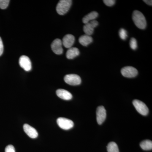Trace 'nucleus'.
<instances>
[{
	"instance_id": "nucleus-1",
	"label": "nucleus",
	"mask_w": 152,
	"mask_h": 152,
	"mask_svg": "<svg viewBox=\"0 0 152 152\" xmlns=\"http://www.w3.org/2000/svg\"><path fill=\"white\" fill-rule=\"evenodd\" d=\"M132 19L137 27L141 29H144L146 27L147 22L142 12L135 10L133 12Z\"/></svg>"
},
{
	"instance_id": "nucleus-2",
	"label": "nucleus",
	"mask_w": 152,
	"mask_h": 152,
	"mask_svg": "<svg viewBox=\"0 0 152 152\" xmlns=\"http://www.w3.org/2000/svg\"><path fill=\"white\" fill-rule=\"evenodd\" d=\"M71 0H61L58 3L56 7V11L59 15H63L69 10L72 4Z\"/></svg>"
},
{
	"instance_id": "nucleus-3",
	"label": "nucleus",
	"mask_w": 152,
	"mask_h": 152,
	"mask_svg": "<svg viewBox=\"0 0 152 152\" xmlns=\"http://www.w3.org/2000/svg\"><path fill=\"white\" fill-rule=\"evenodd\" d=\"M133 104L137 111L142 115L146 116L149 113V109L144 103L139 100H134Z\"/></svg>"
},
{
	"instance_id": "nucleus-4",
	"label": "nucleus",
	"mask_w": 152,
	"mask_h": 152,
	"mask_svg": "<svg viewBox=\"0 0 152 152\" xmlns=\"http://www.w3.org/2000/svg\"><path fill=\"white\" fill-rule=\"evenodd\" d=\"M65 82L71 86H77L81 83V79L80 76L75 74H69L65 76Z\"/></svg>"
},
{
	"instance_id": "nucleus-5",
	"label": "nucleus",
	"mask_w": 152,
	"mask_h": 152,
	"mask_svg": "<svg viewBox=\"0 0 152 152\" xmlns=\"http://www.w3.org/2000/svg\"><path fill=\"white\" fill-rule=\"evenodd\" d=\"M57 123L61 129L66 130L70 129L74 126V123L72 120L64 118H58L57 120Z\"/></svg>"
},
{
	"instance_id": "nucleus-6",
	"label": "nucleus",
	"mask_w": 152,
	"mask_h": 152,
	"mask_svg": "<svg viewBox=\"0 0 152 152\" xmlns=\"http://www.w3.org/2000/svg\"><path fill=\"white\" fill-rule=\"evenodd\" d=\"M121 73L124 77L127 78H133L138 75V71L132 66H126L122 69Z\"/></svg>"
},
{
	"instance_id": "nucleus-7",
	"label": "nucleus",
	"mask_w": 152,
	"mask_h": 152,
	"mask_svg": "<svg viewBox=\"0 0 152 152\" xmlns=\"http://www.w3.org/2000/svg\"><path fill=\"white\" fill-rule=\"evenodd\" d=\"M19 64L21 67L26 72L31 69V62L29 58L26 56H22L19 59Z\"/></svg>"
},
{
	"instance_id": "nucleus-8",
	"label": "nucleus",
	"mask_w": 152,
	"mask_h": 152,
	"mask_svg": "<svg viewBox=\"0 0 152 152\" xmlns=\"http://www.w3.org/2000/svg\"><path fill=\"white\" fill-rule=\"evenodd\" d=\"M96 120L98 124L101 125L104 123L106 119V110L103 106H99L96 110Z\"/></svg>"
},
{
	"instance_id": "nucleus-9",
	"label": "nucleus",
	"mask_w": 152,
	"mask_h": 152,
	"mask_svg": "<svg viewBox=\"0 0 152 152\" xmlns=\"http://www.w3.org/2000/svg\"><path fill=\"white\" fill-rule=\"evenodd\" d=\"M99 23L96 20L91 21L86 24L83 27V31L87 35H91L94 33V29L97 26Z\"/></svg>"
},
{
	"instance_id": "nucleus-10",
	"label": "nucleus",
	"mask_w": 152,
	"mask_h": 152,
	"mask_svg": "<svg viewBox=\"0 0 152 152\" xmlns=\"http://www.w3.org/2000/svg\"><path fill=\"white\" fill-rule=\"evenodd\" d=\"M62 42L60 39L54 40L51 44L52 50L57 55H61L63 53Z\"/></svg>"
},
{
	"instance_id": "nucleus-11",
	"label": "nucleus",
	"mask_w": 152,
	"mask_h": 152,
	"mask_svg": "<svg viewBox=\"0 0 152 152\" xmlns=\"http://www.w3.org/2000/svg\"><path fill=\"white\" fill-rule=\"evenodd\" d=\"M23 129L25 133L31 138H36L38 137V133L36 129L28 124L24 125Z\"/></svg>"
},
{
	"instance_id": "nucleus-12",
	"label": "nucleus",
	"mask_w": 152,
	"mask_h": 152,
	"mask_svg": "<svg viewBox=\"0 0 152 152\" xmlns=\"http://www.w3.org/2000/svg\"><path fill=\"white\" fill-rule=\"evenodd\" d=\"M75 42V37L72 34H67L63 38L62 42L64 46L69 49L72 48Z\"/></svg>"
},
{
	"instance_id": "nucleus-13",
	"label": "nucleus",
	"mask_w": 152,
	"mask_h": 152,
	"mask_svg": "<svg viewBox=\"0 0 152 152\" xmlns=\"http://www.w3.org/2000/svg\"><path fill=\"white\" fill-rule=\"evenodd\" d=\"M56 94L58 97L65 100H69L72 98V95L69 92L62 89L57 90Z\"/></svg>"
},
{
	"instance_id": "nucleus-14",
	"label": "nucleus",
	"mask_w": 152,
	"mask_h": 152,
	"mask_svg": "<svg viewBox=\"0 0 152 152\" xmlns=\"http://www.w3.org/2000/svg\"><path fill=\"white\" fill-rule=\"evenodd\" d=\"M80 55L79 49L76 48H71L69 49L66 53V56L69 59H72Z\"/></svg>"
},
{
	"instance_id": "nucleus-15",
	"label": "nucleus",
	"mask_w": 152,
	"mask_h": 152,
	"mask_svg": "<svg viewBox=\"0 0 152 152\" xmlns=\"http://www.w3.org/2000/svg\"><path fill=\"white\" fill-rule=\"evenodd\" d=\"M93 38L91 36L84 35L81 36L79 39L80 43L84 46H87L93 42Z\"/></svg>"
},
{
	"instance_id": "nucleus-16",
	"label": "nucleus",
	"mask_w": 152,
	"mask_h": 152,
	"mask_svg": "<svg viewBox=\"0 0 152 152\" xmlns=\"http://www.w3.org/2000/svg\"><path fill=\"white\" fill-rule=\"evenodd\" d=\"M99 14L96 12H92L91 13L85 16L83 19V22L84 23L86 24L91 21L94 20L97 18Z\"/></svg>"
},
{
	"instance_id": "nucleus-17",
	"label": "nucleus",
	"mask_w": 152,
	"mask_h": 152,
	"mask_svg": "<svg viewBox=\"0 0 152 152\" xmlns=\"http://www.w3.org/2000/svg\"><path fill=\"white\" fill-rule=\"evenodd\" d=\"M141 148L145 151H150L152 149V142L150 140L143 141L140 144Z\"/></svg>"
},
{
	"instance_id": "nucleus-18",
	"label": "nucleus",
	"mask_w": 152,
	"mask_h": 152,
	"mask_svg": "<svg viewBox=\"0 0 152 152\" xmlns=\"http://www.w3.org/2000/svg\"><path fill=\"white\" fill-rule=\"evenodd\" d=\"M108 152H119L118 145L115 142H110L107 146Z\"/></svg>"
},
{
	"instance_id": "nucleus-19",
	"label": "nucleus",
	"mask_w": 152,
	"mask_h": 152,
	"mask_svg": "<svg viewBox=\"0 0 152 152\" xmlns=\"http://www.w3.org/2000/svg\"><path fill=\"white\" fill-rule=\"evenodd\" d=\"M119 36L120 38L122 39L126 40L127 39L128 37L127 32L126 31V30L124 28H121L119 32Z\"/></svg>"
},
{
	"instance_id": "nucleus-20",
	"label": "nucleus",
	"mask_w": 152,
	"mask_h": 152,
	"mask_svg": "<svg viewBox=\"0 0 152 152\" xmlns=\"http://www.w3.org/2000/svg\"><path fill=\"white\" fill-rule=\"evenodd\" d=\"M9 0H0V8L4 10L7 7L10 3Z\"/></svg>"
},
{
	"instance_id": "nucleus-21",
	"label": "nucleus",
	"mask_w": 152,
	"mask_h": 152,
	"mask_svg": "<svg viewBox=\"0 0 152 152\" xmlns=\"http://www.w3.org/2000/svg\"><path fill=\"white\" fill-rule=\"evenodd\" d=\"M130 46L133 50H135L137 48V41L135 38H132L130 41Z\"/></svg>"
},
{
	"instance_id": "nucleus-22",
	"label": "nucleus",
	"mask_w": 152,
	"mask_h": 152,
	"mask_svg": "<svg viewBox=\"0 0 152 152\" xmlns=\"http://www.w3.org/2000/svg\"><path fill=\"white\" fill-rule=\"evenodd\" d=\"M104 3L108 7H112L115 4V1L114 0H104Z\"/></svg>"
},
{
	"instance_id": "nucleus-23",
	"label": "nucleus",
	"mask_w": 152,
	"mask_h": 152,
	"mask_svg": "<svg viewBox=\"0 0 152 152\" xmlns=\"http://www.w3.org/2000/svg\"><path fill=\"white\" fill-rule=\"evenodd\" d=\"M5 152H15V148L12 145H9L6 147Z\"/></svg>"
},
{
	"instance_id": "nucleus-24",
	"label": "nucleus",
	"mask_w": 152,
	"mask_h": 152,
	"mask_svg": "<svg viewBox=\"0 0 152 152\" xmlns=\"http://www.w3.org/2000/svg\"><path fill=\"white\" fill-rule=\"evenodd\" d=\"M4 52V45H3L2 40L0 37V56L2 55Z\"/></svg>"
},
{
	"instance_id": "nucleus-25",
	"label": "nucleus",
	"mask_w": 152,
	"mask_h": 152,
	"mask_svg": "<svg viewBox=\"0 0 152 152\" xmlns=\"http://www.w3.org/2000/svg\"><path fill=\"white\" fill-rule=\"evenodd\" d=\"M144 2L146 3V4H147L148 5L152 6V1H150V0H144L143 1Z\"/></svg>"
}]
</instances>
